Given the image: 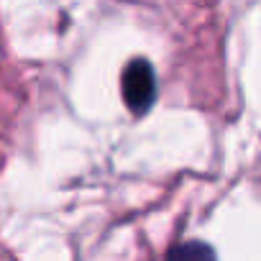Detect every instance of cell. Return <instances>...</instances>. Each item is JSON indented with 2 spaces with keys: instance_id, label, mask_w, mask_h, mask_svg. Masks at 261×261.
<instances>
[{
  "instance_id": "cell-1",
  "label": "cell",
  "mask_w": 261,
  "mask_h": 261,
  "mask_svg": "<svg viewBox=\"0 0 261 261\" xmlns=\"http://www.w3.org/2000/svg\"><path fill=\"white\" fill-rule=\"evenodd\" d=\"M123 85V100L134 113H146L154 100H156V80H154V69L146 59H134L128 62V67L123 69L120 77Z\"/></svg>"
},
{
  "instance_id": "cell-2",
  "label": "cell",
  "mask_w": 261,
  "mask_h": 261,
  "mask_svg": "<svg viewBox=\"0 0 261 261\" xmlns=\"http://www.w3.org/2000/svg\"><path fill=\"white\" fill-rule=\"evenodd\" d=\"M164 261H218L215 251L202 243V241H187V243H179L174 246Z\"/></svg>"
}]
</instances>
